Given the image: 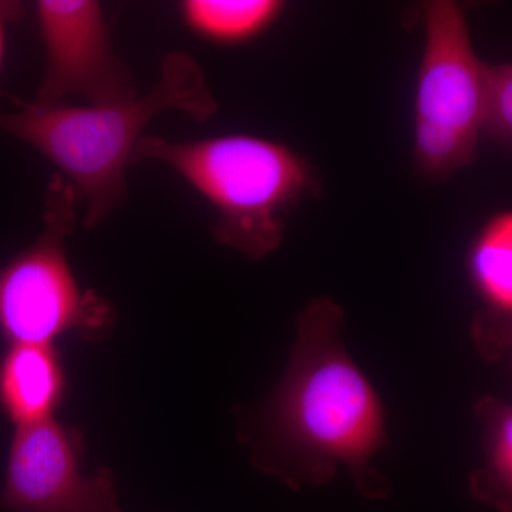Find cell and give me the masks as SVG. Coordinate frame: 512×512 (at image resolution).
I'll list each match as a JSON object with an SVG mask.
<instances>
[{
  "mask_svg": "<svg viewBox=\"0 0 512 512\" xmlns=\"http://www.w3.org/2000/svg\"><path fill=\"white\" fill-rule=\"evenodd\" d=\"M345 312L328 296L303 308L284 376L258 406L237 413L249 463L291 490L328 484L340 467L357 493L384 500L392 484L375 467L386 447L382 400L343 340Z\"/></svg>",
  "mask_w": 512,
  "mask_h": 512,
  "instance_id": "cell-1",
  "label": "cell"
},
{
  "mask_svg": "<svg viewBox=\"0 0 512 512\" xmlns=\"http://www.w3.org/2000/svg\"><path fill=\"white\" fill-rule=\"evenodd\" d=\"M13 103L15 111L0 110V133L35 148L59 168L86 205L87 228L99 227L126 201L127 168L154 117L178 110L207 121L218 111L200 64L185 52L164 57L156 87L144 96L89 106Z\"/></svg>",
  "mask_w": 512,
  "mask_h": 512,
  "instance_id": "cell-2",
  "label": "cell"
},
{
  "mask_svg": "<svg viewBox=\"0 0 512 512\" xmlns=\"http://www.w3.org/2000/svg\"><path fill=\"white\" fill-rule=\"evenodd\" d=\"M154 161L184 178L217 212L218 244L262 259L281 247L286 218L318 190L312 165L286 144L251 134L195 141L143 136L131 165Z\"/></svg>",
  "mask_w": 512,
  "mask_h": 512,
  "instance_id": "cell-3",
  "label": "cell"
},
{
  "mask_svg": "<svg viewBox=\"0 0 512 512\" xmlns=\"http://www.w3.org/2000/svg\"><path fill=\"white\" fill-rule=\"evenodd\" d=\"M80 198L62 175L46 194L43 229L0 268V332L10 345H53L66 333L97 338L114 322L111 303L84 289L66 254Z\"/></svg>",
  "mask_w": 512,
  "mask_h": 512,
  "instance_id": "cell-4",
  "label": "cell"
},
{
  "mask_svg": "<svg viewBox=\"0 0 512 512\" xmlns=\"http://www.w3.org/2000/svg\"><path fill=\"white\" fill-rule=\"evenodd\" d=\"M424 20L414 93V160L421 175L444 180L476 160L488 64L474 50L458 3H427Z\"/></svg>",
  "mask_w": 512,
  "mask_h": 512,
  "instance_id": "cell-5",
  "label": "cell"
},
{
  "mask_svg": "<svg viewBox=\"0 0 512 512\" xmlns=\"http://www.w3.org/2000/svg\"><path fill=\"white\" fill-rule=\"evenodd\" d=\"M79 431L52 417L16 427L10 444L0 511L121 512L109 468L84 474Z\"/></svg>",
  "mask_w": 512,
  "mask_h": 512,
  "instance_id": "cell-6",
  "label": "cell"
},
{
  "mask_svg": "<svg viewBox=\"0 0 512 512\" xmlns=\"http://www.w3.org/2000/svg\"><path fill=\"white\" fill-rule=\"evenodd\" d=\"M36 18L46 52L37 103L89 104L136 96L134 77L111 45L103 8L96 0H39Z\"/></svg>",
  "mask_w": 512,
  "mask_h": 512,
  "instance_id": "cell-7",
  "label": "cell"
},
{
  "mask_svg": "<svg viewBox=\"0 0 512 512\" xmlns=\"http://www.w3.org/2000/svg\"><path fill=\"white\" fill-rule=\"evenodd\" d=\"M467 271L481 309L471 336L481 356L500 362L512 342V212H497L477 232L467 255Z\"/></svg>",
  "mask_w": 512,
  "mask_h": 512,
  "instance_id": "cell-8",
  "label": "cell"
},
{
  "mask_svg": "<svg viewBox=\"0 0 512 512\" xmlns=\"http://www.w3.org/2000/svg\"><path fill=\"white\" fill-rule=\"evenodd\" d=\"M64 386L53 345H10L0 360V407L16 427L52 419Z\"/></svg>",
  "mask_w": 512,
  "mask_h": 512,
  "instance_id": "cell-9",
  "label": "cell"
},
{
  "mask_svg": "<svg viewBox=\"0 0 512 512\" xmlns=\"http://www.w3.org/2000/svg\"><path fill=\"white\" fill-rule=\"evenodd\" d=\"M483 463L468 481L471 497L497 512H512V409L494 396L474 403Z\"/></svg>",
  "mask_w": 512,
  "mask_h": 512,
  "instance_id": "cell-10",
  "label": "cell"
},
{
  "mask_svg": "<svg viewBox=\"0 0 512 512\" xmlns=\"http://www.w3.org/2000/svg\"><path fill=\"white\" fill-rule=\"evenodd\" d=\"M278 0H185L180 12L195 35L218 45H241L264 33L281 16Z\"/></svg>",
  "mask_w": 512,
  "mask_h": 512,
  "instance_id": "cell-11",
  "label": "cell"
},
{
  "mask_svg": "<svg viewBox=\"0 0 512 512\" xmlns=\"http://www.w3.org/2000/svg\"><path fill=\"white\" fill-rule=\"evenodd\" d=\"M501 147L512 141V66L501 63L487 67L483 100V133Z\"/></svg>",
  "mask_w": 512,
  "mask_h": 512,
  "instance_id": "cell-12",
  "label": "cell"
},
{
  "mask_svg": "<svg viewBox=\"0 0 512 512\" xmlns=\"http://www.w3.org/2000/svg\"><path fill=\"white\" fill-rule=\"evenodd\" d=\"M25 12V3L19 2V0H0V73H2L3 62H5L8 28L12 23L22 19Z\"/></svg>",
  "mask_w": 512,
  "mask_h": 512,
  "instance_id": "cell-13",
  "label": "cell"
}]
</instances>
